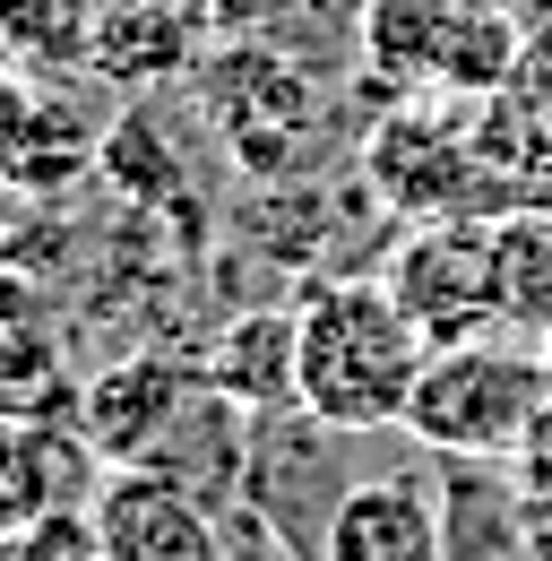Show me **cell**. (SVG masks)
I'll use <instances>...</instances> for the list:
<instances>
[{"label":"cell","instance_id":"cell-1","mask_svg":"<svg viewBox=\"0 0 552 561\" xmlns=\"http://www.w3.org/2000/svg\"><path fill=\"white\" fill-rule=\"evenodd\" d=\"M432 363V337L406 320V302L389 294V277L363 285H311L302 302V337H294V407H311L320 423H345V432H406L414 380Z\"/></svg>","mask_w":552,"mask_h":561},{"label":"cell","instance_id":"cell-2","mask_svg":"<svg viewBox=\"0 0 552 561\" xmlns=\"http://www.w3.org/2000/svg\"><path fill=\"white\" fill-rule=\"evenodd\" d=\"M544 398H552L544 354L501 346L483 329V337H458V346H432L423 380H414V407H406V440L432 449V458H492V467H509L527 423L544 415Z\"/></svg>","mask_w":552,"mask_h":561},{"label":"cell","instance_id":"cell-3","mask_svg":"<svg viewBox=\"0 0 552 561\" xmlns=\"http://www.w3.org/2000/svg\"><path fill=\"white\" fill-rule=\"evenodd\" d=\"M371 432H345V423H320L311 407H276V415H251V458H242V501L268 518L276 553L285 561H320V536H329V510L345 501V484L363 476V449Z\"/></svg>","mask_w":552,"mask_h":561},{"label":"cell","instance_id":"cell-4","mask_svg":"<svg viewBox=\"0 0 552 561\" xmlns=\"http://www.w3.org/2000/svg\"><path fill=\"white\" fill-rule=\"evenodd\" d=\"M389 294L406 302V320L432 346L483 337L501 320V242L483 225H432L389 260Z\"/></svg>","mask_w":552,"mask_h":561},{"label":"cell","instance_id":"cell-5","mask_svg":"<svg viewBox=\"0 0 552 561\" xmlns=\"http://www.w3.org/2000/svg\"><path fill=\"white\" fill-rule=\"evenodd\" d=\"M320 561H449L440 527V476L423 467H363L329 510Z\"/></svg>","mask_w":552,"mask_h":561},{"label":"cell","instance_id":"cell-6","mask_svg":"<svg viewBox=\"0 0 552 561\" xmlns=\"http://www.w3.org/2000/svg\"><path fill=\"white\" fill-rule=\"evenodd\" d=\"M87 510H95L104 561H225L216 510H207L199 492L147 476V467H113Z\"/></svg>","mask_w":552,"mask_h":561},{"label":"cell","instance_id":"cell-7","mask_svg":"<svg viewBox=\"0 0 552 561\" xmlns=\"http://www.w3.org/2000/svg\"><path fill=\"white\" fill-rule=\"evenodd\" d=\"M242 458H251V415L199 371L191 398L173 407V423L156 432V449L138 467L164 476V484H182V492H199L207 510H225V501H242Z\"/></svg>","mask_w":552,"mask_h":561},{"label":"cell","instance_id":"cell-8","mask_svg":"<svg viewBox=\"0 0 552 561\" xmlns=\"http://www.w3.org/2000/svg\"><path fill=\"white\" fill-rule=\"evenodd\" d=\"M191 380L199 371H182V363H164V354H122V363H104L95 380H87V449L104 458V467H138L147 449H156V432L173 423V407L191 398Z\"/></svg>","mask_w":552,"mask_h":561},{"label":"cell","instance_id":"cell-9","mask_svg":"<svg viewBox=\"0 0 552 561\" xmlns=\"http://www.w3.org/2000/svg\"><path fill=\"white\" fill-rule=\"evenodd\" d=\"M440 527H449V561H536L527 492L492 458H440Z\"/></svg>","mask_w":552,"mask_h":561},{"label":"cell","instance_id":"cell-10","mask_svg":"<svg viewBox=\"0 0 552 561\" xmlns=\"http://www.w3.org/2000/svg\"><path fill=\"white\" fill-rule=\"evenodd\" d=\"M294 337H302V311L251 302V311H233V320L216 329V346H207L199 371L242 415H276V407H294Z\"/></svg>","mask_w":552,"mask_h":561},{"label":"cell","instance_id":"cell-11","mask_svg":"<svg viewBox=\"0 0 552 561\" xmlns=\"http://www.w3.org/2000/svg\"><path fill=\"white\" fill-rule=\"evenodd\" d=\"M61 407H69V380H61L53 311H44V294L18 268H0V415L53 423Z\"/></svg>","mask_w":552,"mask_h":561},{"label":"cell","instance_id":"cell-12","mask_svg":"<svg viewBox=\"0 0 552 561\" xmlns=\"http://www.w3.org/2000/svg\"><path fill=\"white\" fill-rule=\"evenodd\" d=\"M95 156V139L69 122V104H44L26 87H0V173L9 182H69L78 164Z\"/></svg>","mask_w":552,"mask_h":561},{"label":"cell","instance_id":"cell-13","mask_svg":"<svg viewBox=\"0 0 552 561\" xmlns=\"http://www.w3.org/2000/svg\"><path fill=\"white\" fill-rule=\"evenodd\" d=\"M87 70L122 78V87H147V78L182 70V18H173V9H147V0L95 9V26H87Z\"/></svg>","mask_w":552,"mask_h":561},{"label":"cell","instance_id":"cell-14","mask_svg":"<svg viewBox=\"0 0 552 561\" xmlns=\"http://www.w3.org/2000/svg\"><path fill=\"white\" fill-rule=\"evenodd\" d=\"M449 164H467L449 130H423V122H398V130H380L371 147V173H380V191L389 199H406V208H449L458 199V173Z\"/></svg>","mask_w":552,"mask_h":561},{"label":"cell","instance_id":"cell-15","mask_svg":"<svg viewBox=\"0 0 552 561\" xmlns=\"http://www.w3.org/2000/svg\"><path fill=\"white\" fill-rule=\"evenodd\" d=\"M87 26H95V0H0V44L18 61H87Z\"/></svg>","mask_w":552,"mask_h":561},{"label":"cell","instance_id":"cell-16","mask_svg":"<svg viewBox=\"0 0 552 561\" xmlns=\"http://www.w3.org/2000/svg\"><path fill=\"white\" fill-rule=\"evenodd\" d=\"M501 320H536L552 329V225L527 216V225H501Z\"/></svg>","mask_w":552,"mask_h":561},{"label":"cell","instance_id":"cell-17","mask_svg":"<svg viewBox=\"0 0 552 561\" xmlns=\"http://www.w3.org/2000/svg\"><path fill=\"white\" fill-rule=\"evenodd\" d=\"M0 553L9 561H104V536H95V510L87 501H53L18 536H0Z\"/></svg>","mask_w":552,"mask_h":561},{"label":"cell","instance_id":"cell-18","mask_svg":"<svg viewBox=\"0 0 552 561\" xmlns=\"http://www.w3.org/2000/svg\"><path fill=\"white\" fill-rule=\"evenodd\" d=\"M509 476H518V492H527V510H552V398H544V415L527 423V440H518Z\"/></svg>","mask_w":552,"mask_h":561},{"label":"cell","instance_id":"cell-19","mask_svg":"<svg viewBox=\"0 0 552 561\" xmlns=\"http://www.w3.org/2000/svg\"><path fill=\"white\" fill-rule=\"evenodd\" d=\"M544 380H552V329H544Z\"/></svg>","mask_w":552,"mask_h":561},{"label":"cell","instance_id":"cell-20","mask_svg":"<svg viewBox=\"0 0 552 561\" xmlns=\"http://www.w3.org/2000/svg\"><path fill=\"white\" fill-rule=\"evenodd\" d=\"M0 561H9V553H0Z\"/></svg>","mask_w":552,"mask_h":561}]
</instances>
